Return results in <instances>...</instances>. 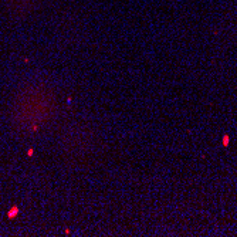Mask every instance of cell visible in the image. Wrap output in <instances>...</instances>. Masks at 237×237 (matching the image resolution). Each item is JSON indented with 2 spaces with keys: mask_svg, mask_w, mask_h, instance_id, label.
<instances>
[{
  "mask_svg": "<svg viewBox=\"0 0 237 237\" xmlns=\"http://www.w3.org/2000/svg\"><path fill=\"white\" fill-rule=\"evenodd\" d=\"M223 145H224V146L229 145V135H224V136H223Z\"/></svg>",
  "mask_w": 237,
  "mask_h": 237,
  "instance_id": "cell-1",
  "label": "cell"
}]
</instances>
